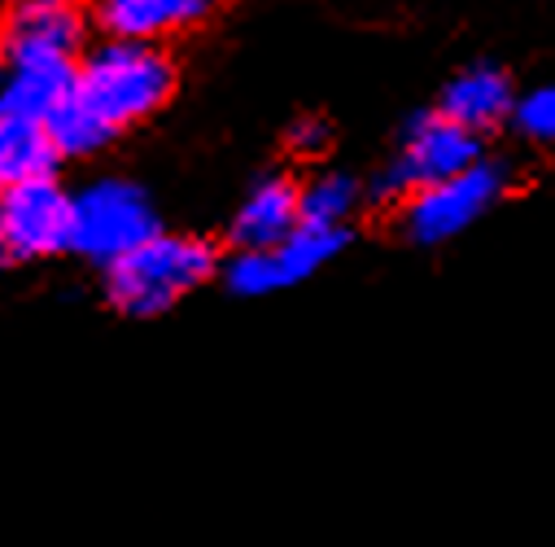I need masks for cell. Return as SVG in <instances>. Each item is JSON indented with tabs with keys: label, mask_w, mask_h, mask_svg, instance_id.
<instances>
[{
	"label": "cell",
	"mask_w": 555,
	"mask_h": 547,
	"mask_svg": "<svg viewBox=\"0 0 555 547\" xmlns=\"http://www.w3.org/2000/svg\"><path fill=\"white\" fill-rule=\"evenodd\" d=\"M176 71L158 44L109 40L101 44L75 79L70 101L49 118V136L62 158L96 154L109 136L150 118L171 97Z\"/></svg>",
	"instance_id": "6da1fadb"
},
{
	"label": "cell",
	"mask_w": 555,
	"mask_h": 547,
	"mask_svg": "<svg viewBox=\"0 0 555 547\" xmlns=\"http://www.w3.org/2000/svg\"><path fill=\"white\" fill-rule=\"evenodd\" d=\"M215 271L210 245L176 232H154L145 245H135L118 263L105 267V290L114 307L127 316H158L193 294Z\"/></svg>",
	"instance_id": "7a4b0ae2"
},
{
	"label": "cell",
	"mask_w": 555,
	"mask_h": 547,
	"mask_svg": "<svg viewBox=\"0 0 555 547\" xmlns=\"http://www.w3.org/2000/svg\"><path fill=\"white\" fill-rule=\"evenodd\" d=\"M158 232L154 202L127 180H92L70 193V250L92 263H118Z\"/></svg>",
	"instance_id": "3957f363"
},
{
	"label": "cell",
	"mask_w": 555,
	"mask_h": 547,
	"mask_svg": "<svg viewBox=\"0 0 555 547\" xmlns=\"http://www.w3.org/2000/svg\"><path fill=\"white\" fill-rule=\"evenodd\" d=\"M473 163H481V136L460 127L455 118L438 114H421L411 118L402 131V145L393 154V163L385 167L376 193L380 198H411L415 189L438 185L447 176L468 171Z\"/></svg>",
	"instance_id": "277c9868"
},
{
	"label": "cell",
	"mask_w": 555,
	"mask_h": 547,
	"mask_svg": "<svg viewBox=\"0 0 555 547\" xmlns=\"http://www.w3.org/2000/svg\"><path fill=\"white\" fill-rule=\"evenodd\" d=\"M507 189V176L503 167L494 163H473L468 171L460 176H447L438 185H425L415 189L402 206V224L411 232V241H425V245H438V241H451L460 237L464 228H473Z\"/></svg>",
	"instance_id": "5b68a950"
},
{
	"label": "cell",
	"mask_w": 555,
	"mask_h": 547,
	"mask_svg": "<svg viewBox=\"0 0 555 547\" xmlns=\"http://www.w3.org/2000/svg\"><path fill=\"white\" fill-rule=\"evenodd\" d=\"M57 250H70V193L53 176L0 189V258L31 263Z\"/></svg>",
	"instance_id": "8992f818"
},
{
	"label": "cell",
	"mask_w": 555,
	"mask_h": 547,
	"mask_svg": "<svg viewBox=\"0 0 555 547\" xmlns=\"http://www.w3.org/2000/svg\"><path fill=\"white\" fill-rule=\"evenodd\" d=\"M346 245V228H320V224H307L281 241L271 250H241L228 267V285L245 298H262V294H275V290H289V285H302L315 271Z\"/></svg>",
	"instance_id": "52a82bcc"
},
{
	"label": "cell",
	"mask_w": 555,
	"mask_h": 547,
	"mask_svg": "<svg viewBox=\"0 0 555 547\" xmlns=\"http://www.w3.org/2000/svg\"><path fill=\"white\" fill-rule=\"evenodd\" d=\"M79 18L70 5H23L0 23V62L18 66V62H75L79 53Z\"/></svg>",
	"instance_id": "ba28073f"
},
{
	"label": "cell",
	"mask_w": 555,
	"mask_h": 547,
	"mask_svg": "<svg viewBox=\"0 0 555 547\" xmlns=\"http://www.w3.org/2000/svg\"><path fill=\"white\" fill-rule=\"evenodd\" d=\"M219 0H96V18L109 40L158 44L163 36L193 31L215 14Z\"/></svg>",
	"instance_id": "9c48e42d"
},
{
	"label": "cell",
	"mask_w": 555,
	"mask_h": 547,
	"mask_svg": "<svg viewBox=\"0 0 555 547\" xmlns=\"http://www.w3.org/2000/svg\"><path fill=\"white\" fill-rule=\"evenodd\" d=\"M75 79H79L75 62H18V66H5V79H0V118L49 127V118L70 101Z\"/></svg>",
	"instance_id": "30bf717a"
},
{
	"label": "cell",
	"mask_w": 555,
	"mask_h": 547,
	"mask_svg": "<svg viewBox=\"0 0 555 547\" xmlns=\"http://www.w3.org/2000/svg\"><path fill=\"white\" fill-rule=\"evenodd\" d=\"M298 228H302V193L289 180L271 176V180H258L241 202L232 219V241L241 250H271L289 241Z\"/></svg>",
	"instance_id": "8fae6325"
},
{
	"label": "cell",
	"mask_w": 555,
	"mask_h": 547,
	"mask_svg": "<svg viewBox=\"0 0 555 547\" xmlns=\"http://www.w3.org/2000/svg\"><path fill=\"white\" fill-rule=\"evenodd\" d=\"M516 110V92H512V79L494 66H473L464 75H455L447 84V97H442V114L455 118L460 127L468 131H486L494 123H503L507 114Z\"/></svg>",
	"instance_id": "7c38bea8"
},
{
	"label": "cell",
	"mask_w": 555,
	"mask_h": 547,
	"mask_svg": "<svg viewBox=\"0 0 555 547\" xmlns=\"http://www.w3.org/2000/svg\"><path fill=\"white\" fill-rule=\"evenodd\" d=\"M57 145L40 123H18V118H0V189H14L40 176H53Z\"/></svg>",
	"instance_id": "4fadbf2b"
},
{
	"label": "cell",
	"mask_w": 555,
	"mask_h": 547,
	"mask_svg": "<svg viewBox=\"0 0 555 547\" xmlns=\"http://www.w3.org/2000/svg\"><path fill=\"white\" fill-rule=\"evenodd\" d=\"M359 206V185L341 171H324L302 189V219L320 228H346L350 211Z\"/></svg>",
	"instance_id": "5bb4252c"
},
{
	"label": "cell",
	"mask_w": 555,
	"mask_h": 547,
	"mask_svg": "<svg viewBox=\"0 0 555 547\" xmlns=\"http://www.w3.org/2000/svg\"><path fill=\"white\" fill-rule=\"evenodd\" d=\"M512 118H516V127L529 136V141L555 145V84H542V88L516 97Z\"/></svg>",
	"instance_id": "9a60e30c"
},
{
	"label": "cell",
	"mask_w": 555,
	"mask_h": 547,
	"mask_svg": "<svg viewBox=\"0 0 555 547\" xmlns=\"http://www.w3.org/2000/svg\"><path fill=\"white\" fill-rule=\"evenodd\" d=\"M324 141H328V131H324V123H315V118H307V123H298V127H294V145H298V150H307V154L324 150Z\"/></svg>",
	"instance_id": "2e32d148"
},
{
	"label": "cell",
	"mask_w": 555,
	"mask_h": 547,
	"mask_svg": "<svg viewBox=\"0 0 555 547\" xmlns=\"http://www.w3.org/2000/svg\"><path fill=\"white\" fill-rule=\"evenodd\" d=\"M36 5H75V0H36Z\"/></svg>",
	"instance_id": "e0dca14e"
},
{
	"label": "cell",
	"mask_w": 555,
	"mask_h": 547,
	"mask_svg": "<svg viewBox=\"0 0 555 547\" xmlns=\"http://www.w3.org/2000/svg\"><path fill=\"white\" fill-rule=\"evenodd\" d=\"M0 79H5V62H0Z\"/></svg>",
	"instance_id": "ac0fdd59"
}]
</instances>
